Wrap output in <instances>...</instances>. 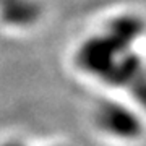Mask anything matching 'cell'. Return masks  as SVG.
Segmentation results:
<instances>
[{
    "label": "cell",
    "instance_id": "cell-2",
    "mask_svg": "<svg viewBox=\"0 0 146 146\" xmlns=\"http://www.w3.org/2000/svg\"><path fill=\"white\" fill-rule=\"evenodd\" d=\"M94 123L102 133L120 141H135L145 131V123L135 110L112 101L98 106Z\"/></svg>",
    "mask_w": 146,
    "mask_h": 146
},
{
    "label": "cell",
    "instance_id": "cell-1",
    "mask_svg": "<svg viewBox=\"0 0 146 146\" xmlns=\"http://www.w3.org/2000/svg\"><path fill=\"white\" fill-rule=\"evenodd\" d=\"M143 33L135 16L110 21L104 31L91 36L76 54L80 68L115 88L127 89L146 109V65L131 47Z\"/></svg>",
    "mask_w": 146,
    "mask_h": 146
}]
</instances>
